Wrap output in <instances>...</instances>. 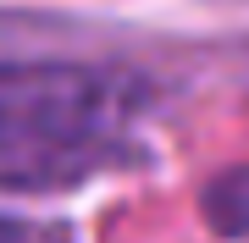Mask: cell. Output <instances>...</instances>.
Wrapping results in <instances>:
<instances>
[{
  "instance_id": "1",
  "label": "cell",
  "mask_w": 249,
  "mask_h": 243,
  "mask_svg": "<svg viewBox=\"0 0 249 243\" xmlns=\"http://www.w3.org/2000/svg\"><path fill=\"white\" fill-rule=\"evenodd\" d=\"M111 99L89 72H0V188H45L106 166Z\"/></svg>"
},
{
  "instance_id": "2",
  "label": "cell",
  "mask_w": 249,
  "mask_h": 243,
  "mask_svg": "<svg viewBox=\"0 0 249 243\" xmlns=\"http://www.w3.org/2000/svg\"><path fill=\"white\" fill-rule=\"evenodd\" d=\"M0 243H67L61 227H39V221H6L0 216Z\"/></svg>"
}]
</instances>
